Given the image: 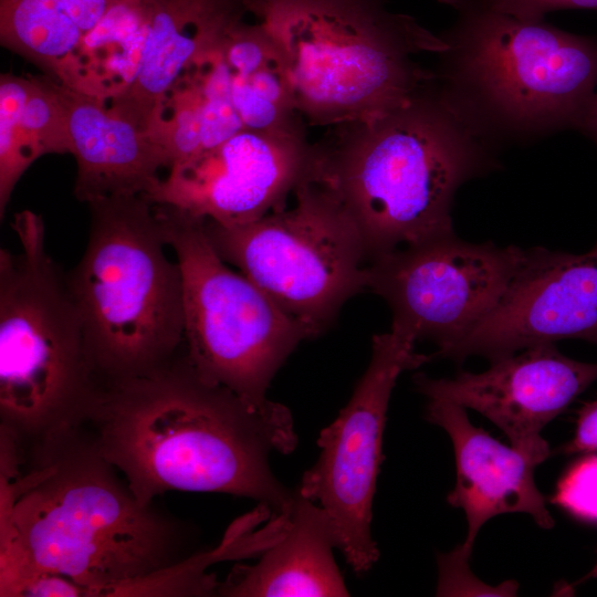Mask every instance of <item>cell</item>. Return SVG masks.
<instances>
[{
	"label": "cell",
	"mask_w": 597,
	"mask_h": 597,
	"mask_svg": "<svg viewBox=\"0 0 597 597\" xmlns=\"http://www.w3.org/2000/svg\"><path fill=\"white\" fill-rule=\"evenodd\" d=\"M23 464L0 478L1 597L39 572L65 576L88 596H119L197 553L192 527L140 504L85 425L33 442Z\"/></svg>",
	"instance_id": "1"
},
{
	"label": "cell",
	"mask_w": 597,
	"mask_h": 597,
	"mask_svg": "<svg viewBox=\"0 0 597 597\" xmlns=\"http://www.w3.org/2000/svg\"><path fill=\"white\" fill-rule=\"evenodd\" d=\"M83 425L143 505L188 491L250 498L273 514L293 509L296 490L269 462L296 447L289 408L252 409L203 380L185 349L153 375L100 386Z\"/></svg>",
	"instance_id": "2"
},
{
	"label": "cell",
	"mask_w": 597,
	"mask_h": 597,
	"mask_svg": "<svg viewBox=\"0 0 597 597\" xmlns=\"http://www.w3.org/2000/svg\"><path fill=\"white\" fill-rule=\"evenodd\" d=\"M313 145V179L355 222L367 263L402 245L454 233L459 187L494 170L493 146L442 98L432 81L373 117L333 126Z\"/></svg>",
	"instance_id": "3"
},
{
	"label": "cell",
	"mask_w": 597,
	"mask_h": 597,
	"mask_svg": "<svg viewBox=\"0 0 597 597\" xmlns=\"http://www.w3.org/2000/svg\"><path fill=\"white\" fill-rule=\"evenodd\" d=\"M458 13L441 39L434 85L484 140L577 128L597 85V40L523 20L482 0H440Z\"/></svg>",
	"instance_id": "4"
},
{
	"label": "cell",
	"mask_w": 597,
	"mask_h": 597,
	"mask_svg": "<svg viewBox=\"0 0 597 597\" xmlns=\"http://www.w3.org/2000/svg\"><path fill=\"white\" fill-rule=\"evenodd\" d=\"M285 63L298 114L312 125L366 119L434 78L415 57L446 50L441 36L386 0H248Z\"/></svg>",
	"instance_id": "5"
},
{
	"label": "cell",
	"mask_w": 597,
	"mask_h": 597,
	"mask_svg": "<svg viewBox=\"0 0 597 597\" xmlns=\"http://www.w3.org/2000/svg\"><path fill=\"white\" fill-rule=\"evenodd\" d=\"M84 253L67 273L100 386L145 377L185 349L184 285L154 205L142 196L92 201Z\"/></svg>",
	"instance_id": "6"
},
{
	"label": "cell",
	"mask_w": 597,
	"mask_h": 597,
	"mask_svg": "<svg viewBox=\"0 0 597 597\" xmlns=\"http://www.w3.org/2000/svg\"><path fill=\"white\" fill-rule=\"evenodd\" d=\"M19 249H0V430L27 449L81 426L100 385L67 273L45 248L42 217L18 212Z\"/></svg>",
	"instance_id": "7"
},
{
	"label": "cell",
	"mask_w": 597,
	"mask_h": 597,
	"mask_svg": "<svg viewBox=\"0 0 597 597\" xmlns=\"http://www.w3.org/2000/svg\"><path fill=\"white\" fill-rule=\"evenodd\" d=\"M184 285L185 352L207 383L226 387L255 410L276 402L266 391L276 371L312 334L212 248L205 219L153 203Z\"/></svg>",
	"instance_id": "8"
},
{
	"label": "cell",
	"mask_w": 597,
	"mask_h": 597,
	"mask_svg": "<svg viewBox=\"0 0 597 597\" xmlns=\"http://www.w3.org/2000/svg\"><path fill=\"white\" fill-rule=\"evenodd\" d=\"M293 195L290 209L238 226L205 220V230L226 263L315 337L366 290L367 258L355 222L329 188L310 177Z\"/></svg>",
	"instance_id": "9"
},
{
	"label": "cell",
	"mask_w": 597,
	"mask_h": 597,
	"mask_svg": "<svg viewBox=\"0 0 597 597\" xmlns=\"http://www.w3.org/2000/svg\"><path fill=\"white\" fill-rule=\"evenodd\" d=\"M416 342L397 326L374 335L364 375L337 418L321 431L318 459L296 489L326 512L336 548L358 575L379 557L370 531L371 506L392 389L401 373L433 359L416 352Z\"/></svg>",
	"instance_id": "10"
},
{
	"label": "cell",
	"mask_w": 597,
	"mask_h": 597,
	"mask_svg": "<svg viewBox=\"0 0 597 597\" xmlns=\"http://www.w3.org/2000/svg\"><path fill=\"white\" fill-rule=\"evenodd\" d=\"M526 249L470 243L454 233L404 245L366 265V290L383 297L392 326L438 350L469 333L498 304Z\"/></svg>",
	"instance_id": "11"
},
{
	"label": "cell",
	"mask_w": 597,
	"mask_h": 597,
	"mask_svg": "<svg viewBox=\"0 0 597 597\" xmlns=\"http://www.w3.org/2000/svg\"><path fill=\"white\" fill-rule=\"evenodd\" d=\"M312 171L313 146L303 127L243 129L174 164L146 199L220 224H245L285 208Z\"/></svg>",
	"instance_id": "12"
},
{
	"label": "cell",
	"mask_w": 597,
	"mask_h": 597,
	"mask_svg": "<svg viewBox=\"0 0 597 597\" xmlns=\"http://www.w3.org/2000/svg\"><path fill=\"white\" fill-rule=\"evenodd\" d=\"M565 338L597 344V243L580 254L526 249L492 311L433 357L461 363L478 355L494 362Z\"/></svg>",
	"instance_id": "13"
},
{
	"label": "cell",
	"mask_w": 597,
	"mask_h": 597,
	"mask_svg": "<svg viewBox=\"0 0 597 597\" xmlns=\"http://www.w3.org/2000/svg\"><path fill=\"white\" fill-rule=\"evenodd\" d=\"M597 380V363L563 355L553 343L534 345L498 360L482 373L452 378L416 374L427 398L451 400L498 426L514 448L549 457L542 429Z\"/></svg>",
	"instance_id": "14"
},
{
	"label": "cell",
	"mask_w": 597,
	"mask_h": 597,
	"mask_svg": "<svg viewBox=\"0 0 597 597\" xmlns=\"http://www.w3.org/2000/svg\"><path fill=\"white\" fill-rule=\"evenodd\" d=\"M426 419L443 428L454 450L457 481L447 500L464 511L468 532L464 542L439 557V575L467 567L480 528L492 517L506 513H526L549 530L554 520L534 481L535 468L547 457L506 447L469 420L465 408L442 398H428Z\"/></svg>",
	"instance_id": "15"
},
{
	"label": "cell",
	"mask_w": 597,
	"mask_h": 597,
	"mask_svg": "<svg viewBox=\"0 0 597 597\" xmlns=\"http://www.w3.org/2000/svg\"><path fill=\"white\" fill-rule=\"evenodd\" d=\"M48 78L66 121L70 154L76 161L77 200L90 203L118 196L147 198L154 192L163 179L159 171L170 168V159L150 134L100 100Z\"/></svg>",
	"instance_id": "16"
},
{
	"label": "cell",
	"mask_w": 597,
	"mask_h": 597,
	"mask_svg": "<svg viewBox=\"0 0 597 597\" xmlns=\"http://www.w3.org/2000/svg\"><path fill=\"white\" fill-rule=\"evenodd\" d=\"M148 34L132 87L103 102L148 132L158 103L185 67L218 46L249 13L248 0H144Z\"/></svg>",
	"instance_id": "17"
},
{
	"label": "cell",
	"mask_w": 597,
	"mask_h": 597,
	"mask_svg": "<svg viewBox=\"0 0 597 597\" xmlns=\"http://www.w3.org/2000/svg\"><path fill=\"white\" fill-rule=\"evenodd\" d=\"M334 548L335 537L326 512L297 492L285 534L254 565L234 566L227 579L219 583L217 595L348 596Z\"/></svg>",
	"instance_id": "18"
},
{
	"label": "cell",
	"mask_w": 597,
	"mask_h": 597,
	"mask_svg": "<svg viewBox=\"0 0 597 597\" xmlns=\"http://www.w3.org/2000/svg\"><path fill=\"white\" fill-rule=\"evenodd\" d=\"M243 129L219 44L188 64L165 92L148 133L165 149L171 167Z\"/></svg>",
	"instance_id": "19"
},
{
	"label": "cell",
	"mask_w": 597,
	"mask_h": 597,
	"mask_svg": "<svg viewBox=\"0 0 597 597\" xmlns=\"http://www.w3.org/2000/svg\"><path fill=\"white\" fill-rule=\"evenodd\" d=\"M71 153L62 105L46 75L0 76V218L24 171L48 154Z\"/></svg>",
	"instance_id": "20"
},
{
	"label": "cell",
	"mask_w": 597,
	"mask_h": 597,
	"mask_svg": "<svg viewBox=\"0 0 597 597\" xmlns=\"http://www.w3.org/2000/svg\"><path fill=\"white\" fill-rule=\"evenodd\" d=\"M231 97L245 129L302 127L283 57L256 21L234 25L220 43Z\"/></svg>",
	"instance_id": "21"
},
{
	"label": "cell",
	"mask_w": 597,
	"mask_h": 597,
	"mask_svg": "<svg viewBox=\"0 0 597 597\" xmlns=\"http://www.w3.org/2000/svg\"><path fill=\"white\" fill-rule=\"evenodd\" d=\"M147 34L144 0H122L69 53L52 78L102 102L113 101L137 80Z\"/></svg>",
	"instance_id": "22"
},
{
	"label": "cell",
	"mask_w": 597,
	"mask_h": 597,
	"mask_svg": "<svg viewBox=\"0 0 597 597\" xmlns=\"http://www.w3.org/2000/svg\"><path fill=\"white\" fill-rule=\"evenodd\" d=\"M122 0H0L2 46L54 77L80 41Z\"/></svg>",
	"instance_id": "23"
},
{
	"label": "cell",
	"mask_w": 597,
	"mask_h": 597,
	"mask_svg": "<svg viewBox=\"0 0 597 597\" xmlns=\"http://www.w3.org/2000/svg\"><path fill=\"white\" fill-rule=\"evenodd\" d=\"M551 502L578 519L597 522V454L588 453L568 468Z\"/></svg>",
	"instance_id": "24"
},
{
	"label": "cell",
	"mask_w": 597,
	"mask_h": 597,
	"mask_svg": "<svg viewBox=\"0 0 597 597\" xmlns=\"http://www.w3.org/2000/svg\"><path fill=\"white\" fill-rule=\"evenodd\" d=\"M88 596L87 589L74 580L53 573H32L15 583L4 597Z\"/></svg>",
	"instance_id": "25"
},
{
	"label": "cell",
	"mask_w": 597,
	"mask_h": 597,
	"mask_svg": "<svg viewBox=\"0 0 597 597\" xmlns=\"http://www.w3.org/2000/svg\"><path fill=\"white\" fill-rule=\"evenodd\" d=\"M490 8L523 20H543L562 9L597 10V0H482Z\"/></svg>",
	"instance_id": "26"
},
{
	"label": "cell",
	"mask_w": 597,
	"mask_h": 597,
	"mask_svg": "<svg viewBox=\"0 0 597 597\" xmlns=\"http://www.w3.org/2000/svg\"><path fill=\"white\" fill-rule=\"evenodd\" d=\"M559 453L597 452V400L585 404L578 410L574 437L558 449Z\"/></svg>",
	"instance_id": "27"
},
{
	"label": "cell",
	"mask_w": 597,
	"mask_h": 597,
	"mask_svg": "<svg viewBox=\"0 0 597 597\" xmlns=\"http://www.w3.org/2000/svg\"><path fill=\"white\" fill-rule=\"evenodd\" d=\"M583 133L597 143V93L589 100L577 126Z\"/></svg>",
	"instance_id": "28"
},
{
	"label": "cell",
	"mask_w": 597,
	"mask_h": 597,
	"mask_svg": "<svg viewBox=\"0 0 597 597\" xmlns=\"http://www.w3.org/2000/svg\"><path fill=\"white\" fill-rule=\"evenodd\" d=\"M596 577H597V563L594 565V567L591 568L589 573H587L582 579H579L578 583H583V582H586L588 579L596 578Z\"/></svg>",
	"instance_id": "29"
}]
</instances>
